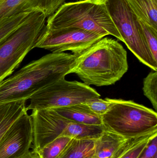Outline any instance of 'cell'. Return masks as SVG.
Listing matches in <instances>:
<instances>
[{"mask_svg":"<svg viewBox=\"0 0 157 158\" xmlns=\"http://www.w3.org/2000/svg\"><path fill=\"white\" fill-rule=\"evenodd\" d=\"M33 142L32 120L27 111L20 116L0 140V158H21Z\"/></svg>","mask_w":157,"mask_h":158,"instance_id":"30bf717a","label":"cell"},{"mask_svg":"<svg viewBox=\"0 0 157 158\" xmlns=\"http://www.w3.org/2000/svg\"><path fill=\"white\" fill-rule=\"evenodd\" d=\"M144 94L152 103L155 111L157 110V71L151 72L143 81Z\"/></svg>","mask_w":157,"mask_h":158,"instance_id":"44dd1931","label":"cell"},{"mask_svg":"<svg viewBox=\"0 0 157 158\" xmlns=\"http://www.w3.org/2000/svg\"><path fill=\"white\" fill-rule=\"evenodd\" d=\"M69 120L87 125H102L101 116L92 112L85 103L53 109Z\"/></svg>","mask_w":157,"mask_h":158,"instance_id":"4fadbf2b","label":"cell"},{"mask_svg":"<svg viewBox=\"0 0 157 158\" xmlns=\"http://www.w3.org/2000/svg\"><path fill=\"white\" fill-rule=\"evenodd\" d=\"M33 149L37 152L59 136H61L71 121L53 109L32 110Z\"/></svg>","mask_w":157,"mask_h":158,"instance_id":"9c48e42d","label":"cell"},{"mask_svg":"<svg viewBox=\"0 0 157 158\" xmlns=\"http://www.w3.org/2000/svg\"><path fill=\"white\" fill-rule=\"evenodd\" d=\"M138 22L142 35L154 60L157 64V30L148 26L138 19Z\"/></svg>","mask_w":157,"mask_h":158,"instance_id":"ffe728a7","label":"cell"},{"mask_svg":"<svg viewBox=\"0 0 157 158\" xmlns=\"http://www.w3.org/2000/svg\"><path fill=\"white\" fill-rule=\"evenodd\" d=\"M107 0H96L97 2L100 4H105Z\"/></svg>","mask_w":157,"mask_h":158,"instance_id":"d4e9b609","label":"cell"},{"mask_svg":"<svg viewBox=\"0 0 157 158\" xmlns=\"http://www.w3.org/2000/svg\"><path fill=\"white\" fill-rule=\"evenodd\" d=\"M84 103L88 106L92 112L101 116L108 111L112 102L110 98L103 99L97 98L88 99Z\"/></svg>","mask_w":157,"mask_h":158,"instance_id":"7402d4cb","label":"cell"},{"mask_svg":"<svg viewBox=\"0 0 157 158\" xmlns=\"http://www.w3.org/2000/svg\"><path fill=\"white\" fill-rule=\"evenodd\" d=\"M105 36L75 28L50 29L45 27L36 48H42L52 53L71 51L77 55Z\"/></svg>","mask_w":157,"mask_h":158,"instance_id":"ba28073f","label":"cell"},{"mask_svg":"<svg viewBox=\"0 0 157 158\" xmlns=\"http://www.w3.org/2000/svg\"><path fill=\"white\" fill-rule=\"evenodd\" d=\"M21 158H40L37 152L32 150L28 152L26 155Z\"/></svg>","mask_w":157,"mask_h":158,"instance_id":"cb8c5ba5","label":"cell"},{"mask_svg":"<svg viewBox=\"0 0 157 158\" xmlns=\"http://www.w3.org/2000/svg\"><path fill=\"white\" fill-rule=\"evenodd\" d=\"M32 13H21L0 19V41L23 25Z\"/></svg>","mask_w":157,"mask_h":158,"instance_id":"ac0fdd59","label":"cell"},{"mask_svg":"<svg viewBox=\"0 0 157 158\" xmlns=\"http://www.w3.org/2000/svg\"><path fill=\"white\" fill-rule=\"evenodd\" d=\"M95 140L73 139L57 158H93Z\"/></svg>","mask_w":157,"mask_h":158,"instance_id":"2e32d148","label":"cell"},{"mask_svg":"<svg viewBox=\"0 0 157 158\" xmlns=\"http://www.w3.org/2000/svg\"><path fill=\"white\" fill-rule=\"evenodd\" d=\"M138 158H157V134L151 138Z\"/></svg>","mask_w":157,"mask_h":158,"instance_id":"603a6c76","label":"cell"},{"mask_svg":"<svg viewBox=\"0 0 157 158\" xmlns=\"http://www.w3.org/2000/svg\"><path fill=\"white\" fill-rule=\"evenodd\" d=\"M25 100L0 103V140L13 123L27 111Z\"/></svg>","mask_w":157,"mask_h":158,"instance_id":"5bb4252c","label":"cell"},{"mask_svg":"<svg viewBox=\"0 0 157 158\" xmlns=\"http://www.w3.org/2000/svg\"><path fill=\"white\" fill-rule=\"evenodd\" d=\"M94 88L77 81L58 80L41 89L30 98L27 110L57 109L84 103L100 97Z\"/></svg>","mask_w":157,"mask_h":158,"instance_id":"52a82bcc","label":"cell"},{"mask_svg":"<svg viewBox=\"0 0 157 158\" xmlns=\"http://www.w3.org/2000/svg\"><path fill=\"white\" fill-rule=\"evenodd\" d=\"M77 55L70 74H76L89 86L114 84L128 70L127 52L112 38L103 37Z\"/></svg>","mask_w":157,"mask_h":158,"instance_id":"7a4b0ae2","label":"cell"},{"mask_svg":"<svg viewBox=\"0 0 157 158\" xmlns=\"http://www.w3.org/2000/svg\"><path fill=\"white\" fill-rule=\"evenodd\" d=\"M128 139L117 134L104 130L95 140L93 158H112Z\"/></svg>","mask_w":157,"mask_h":158,"instance_id":"7c38bea8","label":"cell"},{"mask_svg":"<svg viewBox=\"0 0 157 158\" xmlns=\"http://www.w3.org/2000/svg\"><path fill=\"white\" fill-rule=\"evenodd\" d=\"M138 19L157 30V0H126Z\"/></svg>","mask_w":157,"mask_h":158,"instance_id":"9a60e30c","label":"cell"},{"mask_svg":"<svg viewBox=\"0 0 157 158\" xmlns=\"http://www.w3.org/2000/svg\"><path fill=\"white\" fill-rule=\"evenodd\" d=\"M73 138L60 136L38 151L40 158H57Z\"/></svg>","mask_w":157,"mask_h":158,"instance_id":"d6986e66","label":"cell"},{"mask_svg":"<svg viewBox=\"0 0 157 158\" xmlns=\"http://www.w3.org/2000/svg\"><path fill=\"white\" fill-rule=\"evenodd\" d=\"M1 82H0V84H1Z\"/></svg>","mask_w":157,"mask_h":158,"instance_id":"484cf974","label":"cell"},{"mask_svg":"<svg viewBox=\"0 0 157 158\" xmlns=\"http://www.w3.org/2000/svg\"><path fill=\"white\" fill-rule=\"evenodd\" d=\"M157 132L129 139L112 158H138Z\"/></svg>","mask_w":157,"mask_h":158,"instance_id":"e0dca14e","label":"cell"},{"mask_svg":"<svg viewBox=\"0 0 157 158\" xmlns=\"http://www.w3.org/2000/svg\"><path fill=\"white\" fill-rule=\"evenodd\" d=\"M77 55L52 53L33 61L0 84V103L27 101L47 85L70 74Z\"/></svg>","mask_w":157,"mask_h":158,"instance_id":"6da1fadb","label":"cell"},{"mask_svg":"<svg viewBox=\"0 0 157 158\" xmlns=\"http://www.w3.org/2000/svg\"><path fill=\"white\" fill-rule=\"evenodd\" d=\"M46 19L41 13H32L23 25L0 41V82L11 75L26 55L36 48Z\"/></svg>","mask_w":157,"mask_h":158,"instance_id":"5b68a950","label":"cell"},{"mask_svg":"<svg viewBox=\"0 0 157 158\" xmlns=\"http://www.w3.org/2000/svg\"><path fill=\"white\" fill-rule=\"evenodd\" d=\"M111 100L109 108L101 116L104 130L127 139L157 132L156 111L132 100Z\"/></svg>","mask_w":157,"mask_h":158,"instance_id":"277c9868","label":"cell"},{"mask_svg":"<svg viewBox=\"0 0 157 158\" xmlns=\"http://www.w3.org/2000/svg\"><path fill=\"white\" fill-rule=\"evenodd\" d=\"M65 0H0V19L21 13H39L46 18L52 15Z\"/></svg>","mask_w":157,"mask_h":158,"instance_id":"8fae6325","label":"cell"},{"mask_svg":"<svg viewBox=\"0 0 157 158\" xmlns=\"http://www.w3.org/2000/svg\"><path fill=\"white\" fill-rule=\"evenodd\" d=\"M105 4L123 42L139 61L157 71V64L142 35L138 18L126 0H107Z\"/></svg>","mask_w":157,"mask_h":158,"instance_id":"8992f818","label":"cell"},{"mask_svg":"<svg viewBox=\"0 0 157 158\" xmlns=\"http://www.w3.org/2000/svg\"><path fill=\"white\" fill-rule=\"evenodd\" d=\"M50 29L75 28L106 36L112 35L123 42L105 4L96 0H79L64 3L47 19Z\"/></svg>","mask_w":157,"mask_h":158,"instance_id":"3957f363","label":"cell"}]
</instances>
